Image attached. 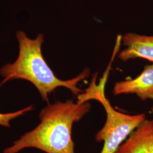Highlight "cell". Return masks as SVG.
Masks as SVG:
<instances>
[{"label": "cell", "instance_id": "obj_1", "mask_svg": "<svg viewBox=\"0 0 153 153\" xmlns=\"http://www.w3.org/2000/svg\"><path fill=\"white\" fill-rule=\"evenodd\" d=\"M88 102L72 100L56 101L39 114L40 123L6 148L4 153H18L25 148H35L47 153H75L71 130L74 123L90 111Z\"/></svg>", "mask_w": 153, "mask_h": 153}, {"label": "cell", "instance_id": "obj_2", "mask_svg": "<svg viewBox=\"0 0 153 153\" xmlns=\"http://www.w3.org/2000/svg\"><path fill=\"white\" fill-rule=\"evenodd\" d=\"M16 36L19 43L18 56L13 63L7 64L0 69V75L4 78L0 83V88L13 79L26 80L37 88L43 100L48 104V96L57 88H66L77 97L84 92L78 87V84L89 76L88 69L73 78L60 79L56 76L43 57L42 46L44 35L42 33L38 34L36 38L31 39L25 32L17 31Z\"/></svg>", "mask_w": 153, "mask_h": 153}, {"label": "cell", "instance_id": "obj_3", "mask_svg": "<svg viewBox=\"0 0 153 153\" xmlns=\"http://www.w3.org/2000/svg\"><path fill=\"white\" fill-rule=\"evenodd\" d=\"M95 79L94 78L87 90L77 97L78 100L84 103L95 100L103 105L107 118L103 127L97 133L95 140L97 142H104L100 153H115L121 143L146 117L144 114L128 115L114 109L104 93L107 76L103 77L99 85L96 84Z\"/></svg>", "mask_w": 153, "mask_h": 153}, {"label": "cell", "instance_id": "obj_4", "mask_svg": "<svg viewBox=\"0 0 153 153\" xmlns=\"http://www.w3.org/2000/svg\"><path fill=\"white\" fill-rule=\"evenodd\" d=\"M113 94H133L143 101L153 100V65L145 66L142 73L134 79L116 83Z\"/></svg>", "mask_w": 153, "mask_h": 153}, {"label": "cell", "instance_id": "obj_5", "mask_svg": "<svg viewBox=\"0 0 153 153\" xmlns=\"http://www.w3.org/2000/svg\"><path fill=\"white\" fill-rule=\"evenodd\" d=\"M115 153H153V120H145Z\"/></svg>", "mask_w": 153, "mask_h": 153}, {"label": "cell", "instance_id": "obj_6", "mask_svg": "<svg viewBox=\"0 0 153 153\" xmlns=\"http://www.w3.org/2000/svg\"><path fill=\"white\" fill-rule=\"evenodd\" d=\"M123 42L126 48L119 54L120 60L142 58L153 62V36L129 33L123 36Z\"/></svg>", "mask_w": 153, "mask_h": 153}, {"label": "cell", "instance_id": "obj_7", "mask_svg": "<svg viewBox=\"0 0 153 153\" xmlns=\"http://www.w3.org/2000/svg\"><path fill=\"white\" fill-rule=\"evenodd\" d=\"M33 105H29L27 107L16 111L14 112L10 113H0V126H5L6 128H10V121L13 119H15L17 117L23 115L26 112L32 111L33 109Z\"/></svg>", "mask_w": 153, "mask_h": 153}, {"label": "cell", "instance_id": "obj_8", "mask_svg": "<svg viewBox=\"0 0 153 153\" xmlns=\"http://www.w3.org/2000/svg\"><path fill=\"white\" fill-rule=\"evenodd\" d=\"M151 111H152V115L153 116V107L152 108V109H151Z\"/></svg>", "mask_w": 153, "mask_h": 153}]
</instances>
